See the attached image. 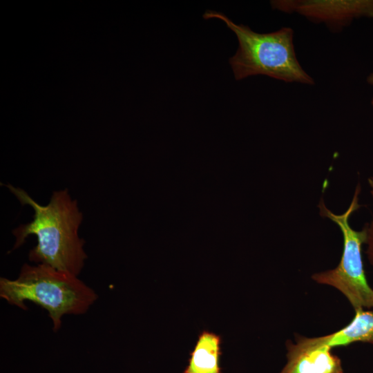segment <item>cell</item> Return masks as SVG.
<instances>
[{"mask_svg":"<svg viewBox=\"0 0 373 373\" xmlns=\"http://www.w3.org/2000/svg\"><path fill=\"white\" fill-rule=\"evenodd\" d=\"M4 185L22 205H29L34 210L30 222L13 229L16 240L12 251L24 244L29 236L35 235L37 244L29 251L30 262L78 276L87 258L85 241L78 233L83 215L68 190L54 191L48 204L41 205L23 189Z\"/></svg>","mask_w":373,"mask_h":373,"instance_id":"cell-1","label":"cell"},{"mask_svg":"<svg viewBox=\"0 0 373 373\" xmlns=\"http://www.w3.org/2000/svg\"><path fill=\"white\" fill-rule=\"evenodd\" d=\"M0 297L24 310L26 301L41 306L57 332L63 316L85 314L98 296L76 276L44 264L25 263L16 279L0 278Z\"/></svg>","mask_w":373,"mask_h":373,"instance_id":"cell-2","label":"cell"},{"mask_svg":"<svg viewBox=\"0 0 373 373\" xmlns=\"http://www.w3.org/2000/svg\"><path fill=\"white\" fill-rule=\"evenodd\" d=\"M203 18L224 21L236 35L238 48L229 59L236 80L266 75L286 83L315 84L296 57L292 28L283 27L271 32L258 33L247 26L235 23L222 12L207 10Z\"/></svg>","mask_w":373,"mask_h":373,"instance_id":"cell-3","label":"cell"},{"mask_svg":"<svg viewBox=\"0 0 373 373\" xmlns=\"http://www.w3.org/2000/svg\"><path fill=\"white\" fill-rule=\"evenodd\" d=\"M361 186H356L352 200L346 211L336 214L330 211L323 199L318 207L321 216L334 222L340 229L343 238V249L338 265L332 269L312 276L316 283L334 287L349 301L354 312L373 309V289L366 278L362 259V246L365 243V227L357 231L351 227L350 217L358 210Z\"/></svg>","mask_w":373,"mask_h":373,"instance_id":"cell-4","label":"cell"},{"mask_svg":"<svg viewBox=\"0 0 373 373\" xmlns=\"http://www.w3.org/2000/svg\"><path fill=\"white\" fill-rule=\"evenodd\" d=\"M272 8L297 13L314 23H323L337 32L354 19L373 18V0H276L271 1Z\"/></svg>","mask_w":373,"mask_h":373,"instance_id":"cell-5","label":"cell"},{"mask_svg":"<svg viewBox=\"0 0 373 373\" xmlns=\"http://www.w3.org/2000/svg\"><path fill=\"white\" fill-rule=\"evenodd\" d=\"M295 342L286 343L287 363L279 373H343L341 360L330 347L302 336Z\"/></svg>","mask_w":373,"mask_h":373,"instance_id":"cell-6","label":"cell"},{"mask_svg":"<svg viewBox=\"0 0 373 373\" xmlns=\"http://www.w3.org/2000/svg\"><path fill=\"white\" fill-rule=\"evenodd\" d=\"M312 340L331 348L356 342L373 345V311L356 310L353 319L346 326L332 334L314 337Z\"/></svg>","mask_w":373,"mask_h":373,"instance_id":"cell-7","label":"cell"},{"mask_svg":"<svg viewBox=\"0 0 373 373\" xmlns=\"http://www.w3.org/2000/svg\"><path fill=\"white\" fill-rule=\"evenodd\" d=\"M221 343L219 334L208 330L201 332L183 373H222Z\"/></svg>","mask_w":373,"mask_h":373,"instance_id":"cell-8","label":"cell"},{"mask_svg":"<svg viewBox=\"0 0 373 373\" xmlns=\"http://www.w3.org/2000/svg\"><path fill=\"white\" fill-rule=\"evenodd\" d=\"M365 227L367 230L365 254L369 263L373 267V218Z\"/></svg>","mask_w":373,"mask_h":373,"instance_id":"cell-9","label":"cell"},{"mask_svg":"<svg viewBox=\"0 0 373 373\" xmlns=\"http://www.w3.org/2000/svg\"><path fill=\"white\" fill-rule=\"evenodd\" d=\"M366 81L369 84L373 86V72L368 75ZM371 104L373 106V97L371 100Z\"/></svg>","mask_w":373,"mask_h":373,"instance_id":"cell-10","label":"cell"},{"mask_svg":"<svg viewBox=\"0 0 373 373\" xmlns=\"http://www.w3.org/2000/svg\"><path fill=\"white\" fill-rule=\"evenodd\" d=\"M367 182L370 186V192L373 198V177H370L367 180Z\"/></svg>","mask_w":373,"mask_h":373,"instance_id":"cell-11","label":"cell"}]
</instances>
